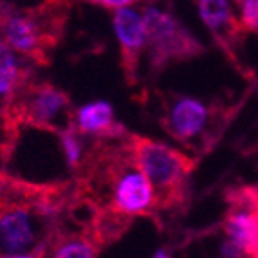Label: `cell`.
Here are the masks:
<instances>
[{"instance_id": "8", "label": "cell", "mask_w": 258, "mask_h": 258, "mask_svg": "<svg viewBox=\"0 0 258 258\" xmlns=\"http://www.w3.org/2000/svg\"><path fill=\"white\" fill-rule=\"evenodd\" d=\"M213 110L197 98L170 96L164 101V114L161 117L164 130L181 143H194L203 138L211 125Z\"/></svg>"}, {"instance_id": "13", "label": "cell", "mask_w": 258, "mask_h": 258, "mask_svg": "<svg viewBox=\"0 0 258 258\" xmlns=\"http://www.w3.org/2000/svg\"><path fill=\"white\" fill-rule=\"evenodd\" d=\"M99 244L92 233H58L52 235L43 258H98Z\"/></svg>"}, {"instance_id": "11", "label": "cell", "mask_w": 258, "mask_h": 258, "mask_svg": "<svg viewBox=\"0 0 258 258\" xmlns=\"http://www.w3.org/2000/svg\"><path fill=\"white\" fill-rule=\"evenodd\" d=\"M73 128L83 136H96L101 139H119L125 130L114 119V110L107 101H94L83 105L73 114Z\"/></svg>"}, {"instance_id": "7", "label": "cell", "mask_w": 258, "mask_h": 258, "mask_svg": "<svg viewBox=\"0 0 258 258\" xmlns=\"http://www.w3.org/2000/svg\"><path fill=\"white\" fill-rule=\"evenodd\" d=\"M224 219L226 242L242 254L253 256L258 251V188H237L229 194Z\"/></svg>"}, {"instance_id": "5", "label": "cell", "mask_w": 258, "mask_h": 258, "mask_svg": "<svg viewBox=\"0 0 258 258\" xmlns=\"http://www.w3.org/2000/svg\"><path fill=\"white\" fill-rule=\"evenodd\" d=\"M147 43L145 51L154 71H163L172 61H182L199 56L204 51L199 42L173 15L157 8H145L143 11Z\"/></svg>"}, {"instance_id": "17", "label": "cell", "mask_w": 258, "mask_h": 258, "mask_svg": "<svg viewBox=\"0 0 258 258\" xmlns=\"http://www.w3.org/2000/svg\"><path fill=\"white\" fill-rule=\"evenodd\" d=\"M43 256H45V249L27 253V254H17V256H0V258H43Z\"/></svg>"}, {"instance_id": "12", "label": "cell", "mask_w": 258, "mask_h": 258, "mask_svg": "<svg viewBox=\"0 0 258 258\" xmlns=\"http://www.w3.org/2000/svg\"><path fill=\"white\" fill-rule=\"evenodd\" d=\"M197 8L199 15L206 24V27L220 42L231 45L244 33L240 24H238V17L235 15L229 2H224V0H203V2H197Z\"/></svg>"}, {"instance_id": "15", "label": "cell", "mask_w": 258, "mask_h": 258, "mask_svg": "<svg viewBox=\"0 0 258 258\" xmlns=\"http://www.w3.org/2000/svg\"><path fill=\"white\" fill-rule=\"evenodd\" d=\"M238 24L242 31H249V33H258V0H245L238 2Z\"/></svg>"}, {"instance_id": "3", "label": "cell", "mask_w": 258, "mask_h": 258, "mask_svg": "<svg viewBox=\"0 0 258 258\" xmlns=\"http://www.w3.org/2000/svg\"><path fill=\"white\" fill-rule=\"evenodd\" d=\"M128 147L139 170L154 189L157 208H173L182 203L188 191V177L194 170V161L164 143L136 134L128 136Z\"/></svg>"}, {"instance_id": "20", "label": "cell", "mask_w": 258, "mask_h": 258, "mask_svg": "<svg viewBox=\"0 0 258 258\" xmlns=\"http://www.w3.org/2000/svg\"><path fill=\"white\" fill-rule=\"evenodd\" d=\"M251 258H258V253H256V254H253V256H251Z\"/></svg>"}, {"instance_id": "1", "label": "cell", "mask_w": 258, "mask_h": 258, "mask_svg": "<svg viewBox=\"0 0 258 258\" xmlns=\"http://www.w3.org/2000/svg\"><path fill=\"white\" fill-rule=\"evenodd\" d=\"M87 191L98 201L101 213H110L123 220L150 215L157 210L155 194L145 173L134 159L128 141L119 145H101L89 161H83Z\"/></svg>"}, {"instance_id": "2", "label": "cell", "mask_w": 258, "mask_h": 258, "mask_svg": "<svg viewBox=\"0 0 258 258\" xmlns=\"http://www.w3.org/2000/svg\"><path fill=\"white\" fill-rule=\"evenodd\" d=\"M58 188L8 181L0 184V256L42 251L56 233Z\"/></svg>"}, {"instance_id": "9", "label": "cell", "mask_w": 258, "mask_h": 258, "mask_svg": "<svg viewBox=\"0 0 258 258\" xmlns=\"http://www.w3.org/2000/svg\"><path fill=\"white\" fill-rule=\"evenodd\" d=\"M114 31L121 49V65L128 83L134 85L138 78L139 60L147 43L143 13H139L134 6H126L114 11Z\"/></svg>"}, {"instance_id": "19", "label": "cell", "mask_w": 258, "mask_h": 258, "mask_svg": "<svg viewBox=\"0 0 258 258\" xmlns=\"http://www.w3.org/2000/svg\"><path fill=\"white\" fill-rule=\"evenodd\" d=\"M6 116H8V114H6V112H2V110H0V117H6Z\"/></svg>"}, {"instance_id": "14", "label": "cell", "mask_w": 258, "mask_h": 258, "mask_svg": "<svg viewBox=\"0 0 258 258\" xmlns=\"http://www.w3.org/2000/svg\"><path fill=\"white\" fill-rule=\"evenodd\" d=\"M60 141H61V152H63V157L67 161V166L78 172L82 168L83 163V150H82V141H80V134L69 126L60 132Z\"/></svg>"}, {"instance_id": "6", "label": "cell", "mask_w": 258, "mask_h": 258, "mask_svg": "<svg viewBox=\"0 0 258 258\" xmlns=\"http://www.w3.org/2000/svg\"><path fill=\"white\" fill-rule=\"evenodd\" d=\"M13 123L36 128L65 130L73 126L69 96L51 83H29L9 112Z\"/></svg>"}, {"instance_id": "18", "label": "cell", "mask_w": 258, "mask_h": 258, "mask_svg": "<svg viewBox=\"0 0 258 258\" xmlns=\"http://www.w3.org/2000/svg\"><path fill=\"white\" fill-rule=\"evenodd\" d=\"M154 258H172V256H170V251L168 249H159V251H155Z\"/></svg>"}, {"instance_id": "10", "label": "cell", "mask_w": 258, "mask_h": 258, "mask_svg": "<svg viewBox=\"0 0 258 258\" xmlns=\"http://www.w3.org/2000/svg\"><path fill=\"white\" fill-rule=\"evenodd\" d=\"M22 58L0 38V110L6 114L11 112L22 91L29 85V69Z\"/></svg>"}, {"instance_id": "4", "label": "cell", "mask_w": 258, "mask_h": 258, "mask_svg": "<svg viewBox=\"0 0 258 258\" xmlns=\"http://www.w3.org/2000/svg\"><path fill=\"white\" fill-rule=\"evenodd\" d=\"M38 6V8L15 11L13 8L0 22V38L17 54L24 58L47 63L49 52L58 42L63 27V11L58 6Z\"/></svg>"}, {"instance_id": "16", "label": "cell", "mask_w": 258, "mask_h": 258, "mask_svg": "<svg viewBox=\"0 0 258 258\" xmlns=\"http://www.w3.org/2000/svg\"><path fill=\"white\" fill-rule=\"evenodd\" d=\"M96 6L105 9H112V11H117L121 8H126V6H134V2L130 0H103V2H96Z\"/></svg>"}]
</instances>
